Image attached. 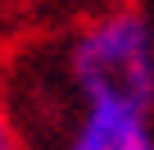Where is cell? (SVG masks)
<instances>
[{"label":"cell","mask_w":154,"mask_h":150,"mask_svg":"<svg viewBox=\"0 0 154 150\" xmlns=\"http://www.w3.org/2000/svg\"><path fill=\"white\" fill-rule=\"evenodd\" d=\"M0 150H27L23 127H18V118H14V109H9L5 96H0Z\"/></svg>","instance_id":"3957f363"},{"label":"cell","mask_w":154,"mask_h":150,"mask_svg":"<svg viewBox=\"0 0 154 150\" xmlns=\"http://www.w3.org/2000/svg\"><path fill=\"white\" fill-rule=\"evenodd\" d=\"M0 91L154 118V23L131 0L77 14L59 32L18 46L0 68Z\"/></svg>","instance_id":"6da1fadb"},{"label":"cell","mask_w":154,"mask_h":150,"mask_svg":"<svg viewBox=\"0 0 154 150\" xmlns=\"http://www.w3.org/2000/svg\"><path fill=\"white\" fill-rule=\"evenodd\" d=\"M5 96V91H0ZM27 150H154V118L118 109H77L45 96H5Z\"/></svg>","instance_id":"7a4b0ae2"}]
</instances>
